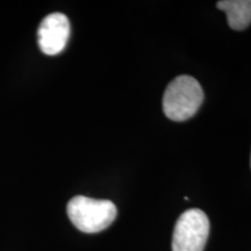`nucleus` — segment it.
I'll use <instances>...</instances> for the list:
<instances>
[{
    "mask_svg": "<svg viewBox=\"0 0 251 251\" xmlns=\"http://www.w3.org/2000/svg\"><path fill=\"white\" fill-rule=\"evenodd\" d=\"M70 36V21L67 15L51 13L43 19L37 31L39 47L46 55L54 56L67 47Z\"/></svg>",
    "mask_w": 251,
    "mask_h": 251,
    "instance_id": "20e7f679",
    "label": "nucleus"
},
{
    "mask_svg": "<svg viewBox=\"0 0 251 251\" xmlns=\"http://www.w3.org/2000/svg\"><path fill=\"white\" fill-rule=\"evenodd\" d=\"M67 212L75 227L87 234L108 228L117 218V206L109 200L77 196L69 201Z\"/></svg>",
    "mask_w": 251,
    "mask_h": 251,
    "instance_id": "f257e3e1",
    "label": "nucleus"
},
{
    "mask_svg": "<svg viewBox=\"0 0 251 251\" xmlns=\"http://www.w3.org/2000/svg\"><path fill=\"white\" fill-rule=\"evenodd\" d=\"M219 9L227 14L228 24L234 30H243L251 24V0H222Z\"/></svg>",
    "mask_w": 251,
    "mask_h": 251,
    "instance_id": "39448f33",
    "label": "nucleus"
},
{
    "mask_svg": "<svg viewBox=\"0 0 251 251\" xmlns=\"http://www.w3.org/2000/svg\"><path fill=\"white\" fill-rule=\"evenodd\" d=\"M203 101V91L197 79L179 76L166 87L163 98V111L172 121H185L192 118Z\"/></svg>",
    "mask_w": 251,
    "mask_h": 251,
    "instance_id": "f03ea898",
    "label": "nucleus"
},
{
    "mask_svg": "<svg viewBox=\"0 0 251 251\" xmlns=\"http://www.w3.org/2000/svg\"><path fill=\"white\" fill-rule=\"evenodd\" d=\"M209 235V220L201 209L184 212L177 220L172 251H203Z\"/></svg>",
    "mask_w": 251,
    "mask_h": 251,
    "instance_id": "7ed1b4c3",
    "label": "nucleus"
}]
</instances>
